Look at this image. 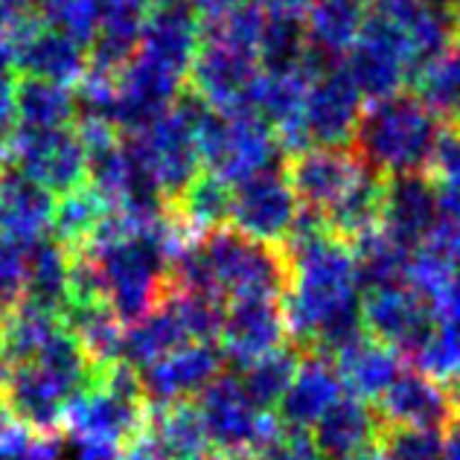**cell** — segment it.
<instances>
[{
  "label": "cell",
  "mask_w": 460,
  "mask_h": 460,
  "mask_svg": "<svg viewBox=\"0 0 460 460\" xmlns=\"http://www.w3.org/2000/svg\"><path fill=\"white\" fill-rule=\"evenodd\" d=\"M288 280L283 295V314L288 335L312 347L318 356H338L365 332L361 321V288L353 245L330 236L300 213L286 242Z\"/></svg>",
  "instance_id": "1"
},
{
  "label": "cell",
  "mask_w": 460,
  "mask_h": 460,
  "mask_svg": "<svg viewBox=\"0 0 460 460\" xmlns=\"http://www.w3.org/2000/svg\"><path fill=\"white\" fill-rule=\"evenodd\" d=\"M286 175L300 210L330 236L356 245L379 230L387 178L370 169L356 152L344 146L304 149L292 157Z\"/></svg>",
  "instance_id": "2"
},
{
  "label": "cell",
  "mask_w": 460,
  "mask_h": 460,
  "mask_svg": "<svg viewBox=\"0 0 460 460\" xmlns=\"http://www.w3.org/2000/svg\"><path fill=\"white\" fill-rule=\"evenodd\" d=\"M288 260L283 248L262 245L222 227L201 236H184L172 257V288L216 300L222 309L236 300H283Z\"/></svg>",
  "instance_id": "3"
},
{
  "label": "cell",
  "mask_w": 460,
  "mask_h": 460,
  "mask_svg": "<svg viewBox=\"0 0 460 460\" xmlns=\"http://www.w3.org/2000/svg\"><path fill=\"white\" fill-rule=\"evenodd\" d=\"M93 361L84 356L67 323L27 361L9 365L4 387L6 414L35 434H50L62 426L70 402L96 379Z\"/></svg>",
  "instance_id": "4"
},
{
  "label": "cell",
  "mask_w": 460,
  "mask_h": 460,
  "mask_svg": "<svg viewBox=\"0 0 460 460\" xmlns=\"http://www.w3.org/2000/svg\"><path fill=\"white\" fill-rule=\"evenodd\" d=\"M443 135V123L417 93H394L373 100L356 128V155L382 178L422 175Z\"/></svg>",
  "instance_id": "5"
},
{
  "label": "cell",
  "mask_w": 460,
  "mask_h": 460,
  "mask_svg": "<svg viewBox=\"0 0 460 460\" xmlns=\"http://www.w3.org/2000/svg\"><path fill=\"white\" fill-rule=\"evenodd\" d=\"M201 117L204 105L196 96H181L166 111L123 135L137 169L164 204H175L204 172Z\"/></svg>",
  "instance_id": "6"
},
{
  "label": "cell",
  "mask_w": 460,
  "mask_h": 460,
  "mask_svg": "<svg viewBox=\"0 0 460 460\" xmlns=\"http://www.w3.org/2000/svg\"><path fill=\"white\" fill-rule=\"evenodd\" d=\"M146 405L140 376L123 361H114L70 402L62 426L74 443H96L119 452L143 438L149 417Z\"/></svg>",
  "instance_id": "7"
},
{
  "label": "cell",
  "mask_w": 460,
  "mask_h": 460,
  "mask_svg": "<svg viewBox=\"0 0 460 460\" xmlns=\"http://www.w3.org/2000/svg\"><path fill=\"white\" fill-rule=\"evenodd\" d=\"M199 140L204 172L227 187L280 166L283 146L260 114H216L204 108Z\"/></svg>",
  "instance_id": "8"
},
{
  "label": "cell",
  "mask_w": 460,
  "mask_h": 460,
  "mask_svg": "<svg viewBox=\"0 0 460 460\" xmlns=\"http://www.w3.org/2000/svg\"><path fill=\"white\" fill-rule=\"evenodd\" d=\"M196 411L201 417L210 449L222 457H248L260 455L280 431L271 420V411H262L245 394L236 373H222L199 394Z\"/></svg>",
  "instance_id": "9"
},
{
  "label": "cell",
  "mask_w": 460,
  "mask_h": 460,
  "mask_svg": "<svg viewBox=\"0 0 460 460\" xmlns=\"http://www.w3.org/2000/svg\"><path fill=\"white\" fill-rule=\"evenodd\" d=\"M9 164L50 196L62 199L84 187L88 155L79 126L70 128H15L6 143Z\"/></svg>",
  "instance_id": "10"
},
{
  "label": "cell",
  "mask_w": 460,
  "mask_h": 460,
  "mask_svg": "<svg viewBox=\"0 0 460 460\" xmlns=\"http://www.w3.org/2000/svg\"><path fill=\"white\" fill-rule=\"evenodd\" d=\"M300 201L280 166L230 187L227 227L262 245L283 248L300 219Z\"/></svg>",
  "instance_id": "11"
},
{
  "label": "cell",
  "mask_w": 460,
  "mask_h": 460,
  "mask_svg": "<svg viewBox=\"0 0 460 460\" xmlns=\"http://www.w3.org/2000/svg\"><path fill=\"white\" fill-rule=\"evenodd\" d=\"M365 96L347 76L341 65H318L306 84L304 111H300V146L335 149L353 140Z\"/></svg>",
  "instance_id": "12"
},
{
  "label": "cell",
  "mask_w": 460,
  "mask_h": 460,
  "mask_svg": "<svg viewBox=\"0 0 460 460\" xmlns=\"http://www.w3.org/2000/svg\"><path fill=\"white\" fill-rule=\"evenodd\" d=\"M341 67L365 100H385V96L402 93L405 82L414 79L417 62L411 56L405 39L391 23L367 18L365 30L341 58Z\"/></svg>",
  "instance_id": "13"
},
{
  "label": "cell",
  "mask_w": 460,
  "mask_h": 460,
  "mask_svg": "<svg viewBox=\"0 0 460 460\" xmlns=\"http://www.w3.org/2000/svg\"><path fill=\"white\" fill-rule=\"evenodd\" d=\"M361 321L365 332L394 353L414 358L438 330L434 312L408 283L370 288L361 297Z\"/></svg>",
  "instance_id": "14"
},
{
  "label": "cell",
  "mask_w": 460,
  "mask_h": 460,
  "mask_svg": "<svg viewBox=\"0 0 460 460\" xmlns=\"http://www.w3.org/2000/svg\"><path fill=\"white\" fill-rule=\"evenodd\" d=\"M288 335L283 300L277 297H253V300H236L222 309V326H219V344L222 356L242 370L260 361L262 356H271L283 349Z\"/></svg>",
  "instance_id": "15"
},
{
  "label": "cell",
  "mask_w": 460,
  "mask_h": 460,
  "mask_svg": "<svg viewBox=\"0 0 460 460\" xmlns=\"http://www.w3.org/2000/svg\"><path fill=\"white\" fill-rule=\"evenodd\" d=\"M225 356L219 344L213 341H192L178 347L175 353L164 356L146 367L140 376L143 399L152 405H178L199 396L213 379L222 376Z\"/></svg>",
  "instance_id": "16"
},
{
  "label": "cell",
  "mask_w": 460,
  "mask_h": 460,
  "mask_svg": "<svg viewBox=\"0 0 460 460\" xmlns=\"http://www.w3.org/2000/svg\"><path fill=\"white\" fill-rule=\"evenodd\" d=\"M457 408V399L449 387L422 376L420 370L405 367L396 382L379 399V417L385 429L405 431H434L440 434Z\"/></svg>",
  "instance_id": "17"
},
{
  "label": "cell",
  "mask_w": 460,
  "mask_h": 460,
  "mask_svg": "<svg viewBox=\"0 0 460 460\" xmlns=\"http://www.w3.org/2000/svg\"><path fill=\"white\" fill-rule=\"evenodd\" d=\"M440 199L426 175L387 178L379 230L396 245L414 253L440 227Z\"/></svg>",
  "instance_id": "18"
},
{
  "label": "cell",
  "mask_w": 460,
  "mask_h": 460,
  "mask_svg": "<svg viewBox=\"0 0 460 460\" xmlns=\"http://www.w3.org/2000/svg\"><path fill=\"white\" fill-rule=\"evenodd\" d=\"M53 225L56 199L15 169H6L0 175V236L23 251H32L53 239Z\"/></svg>",
  "instance_id": "19"
},
{
  "label": "cell",
  "mask_w": 460,
  "mask_h": 460,
  "mask_svg": "<svg viewBox=\"0 0 460 460\" xmlns=\"http://www.w3.org/2000/svg\"><path fill=\"white\" fill-rule=\"evenodd\" d=\"M385 422L376 405L344 394L326 414L312 426V443L323 460H353L356 455L379 446Z\"/></svg>",
  "instance_id": "20"
},
{
  "label": "cell",
  "mask_w": 460,
  "mask_h": 460,
  "mask_svg": "<svg viewBox=\"0 0 460 460\" xmlns=\"http://www.w3.org/2000/svg\"><path fill=\"white\" fill-rule=\"evenodd\" d=\"M12 67H18L27 74V79H41V82H56L76 88L82 79L88 76L91 62H88V47L79 44L76 39H70L67 32L50 27V23H35L30 35L18 47L15 62Z\"/></svg>",
  "instance_id": "21"
},
{
  "label": "cell",
  "mask_w": 460,
  "mask_h": 460,
  "mask_svg": "<svg viewBox=\"0 0 460 460\" xmlns=\"http://www.w3.org/2000/svg\"><path fill=\"white\" fill-rule=\"evenodd\" d=\"M344 382L338 376V367L326 356H309L297 365V373L292 385H288L286 396L280 399V420L283 429L292 431H312L326 411H330L338 399H341Z\"/></svg>",
  "instance_id": "22"
},
{
  "label": "cell",
  "mask_w": 460,
  "mask_h": 460,
  "mask_svg": "<svg viewBox=\"0 0 460 460\" xmlns=\"http://www.w3.org/2000/svg\"><path fill=\"white\" fill-rule=\"evenodd\" d=\"M370 18L367 0H312L304 18V35L314 58H344Z\"/></svg>",
  "instance_id": "23"
},
{
  "label": "cell",
  "mask_w": 460,
  "mask_h": 460,
  "mask_svg": "<svg viewBox=\"0 0 460 460\" xmlns=\"http://www.w3.org/2000/svg\"><path fill=\"white\" fill-rule=\"evenodd\" d=\"M143 446L157 460H204L210 443L196 405H152L143 429Z\"/></svg>",
  "instance_id": "24"
},
{
  "label": "cell",
  "mask_w": 460,
  "mask_h": 460,
  "mask_svg": "<svg viewBox=\"0 0 460 460\" xmlns=\"http://www.w3.org/2000/svg\"><path fill=\"white\" fill-rule=\"evenodd\" d=\"M338 376L344 382V391L349 396H358L365 402H379L382 394L396 382L402 373V356L394 353L391 347L379 344L376 338L361 335L356 344L335 356Z\"/></svg>",
  "instance_id": "25"
},
{
  "label": "cell",
  "mask_w": 460,
  "mask_h": 460,
  "mask_svg": "<svg viewBox=\"0 0 460 460\" xmlns=\"http://www.w3.org/2000/svg\"><path fill=\"white\" fill-rule=\"evenodd\" d=\"M70 274H74V253L58 239H47L27 253V283H23L21 304L35 306L65 318L70 306Z\"/></svg>",
  "instance_id": "26"
},
{
  "label": "cell",
  "mask_w": 460,
  "mask_h": 460,
  "mask_svg": "<svg viewBox=\"0 0 460 460\" xmlns=\"http://www.w3.org/2000/svg\"><path fill=\"white\" fill-rule=\"evenodd\" d=\"M79 117L76 88L23 79L15 91V128H70Z\"/></svg>",
  "instance_id": "27"
},
{
  "label": "cell",
  "mask_w": 460,
  "mask_h": 460,
  "mask_svg": "<svg viewBox=\"0 0 460 460\" xmlns=\"http://www.w3.org/2000/svg\"><path fill=\"white\" fill-rule=\"evenodd\" d=\"M172 210H175L172 213L175 222L184 227V234L190 236L222 230L227 227V219H230V187L222 184L219 178L201 172L196 178V184L172 204Z\"/></svg>",
  "instance_id": "28"
},
{
  "label": "cell",
  "mask_w": 460,
  "mask_h": 460,
  "mask_svg": "<svg viewBox=\"0 0 460 460\" xmlns=\"http://www.w3.org/2000/svg\"><path fill=\"white\" fill-rule=\"evenodd\" d=\"M417 96L443 123L460 119V47H446L417 70Z\"/></svg>",
  "instance_id": "29"
},
{
  "label": "cell",
  "mask_w": 460,
  "mask_h": 460,
  "mask_svg": "<svg viewBox=\"0 0 460 460\" xmlns=\"http://www.w3.org/2000/svg\"><path fill=\"white\" fill-rule=\"evenodd\" d=\"M300 358L295 349H277L271 356H262L253 365L239 370V382L245 387V394L257 402L262 411H271L280 405V399L286 396L288 385H292L295 373H297Z\"/></svg>",
  "instance_id": "30"
},
{
  "label": "cell",
  "mask_w": 460,
  "mask_h": 460,
  "mask_svg": "<svg viewBox=\"0 0 460 460\" xmlns=\"http://www.w3.org/2000/svg\"><path fill=\"white\" fill-rule=\"evenodd\" d=\"M108 219V208L93 196L88 187H79L70 196H62V201H56V225L53 236L62 242L65 248L76 251L84 242H91V236L102 227Z\"/></svg>",
  "instance_id": "31"
},
{
  "label": "cell",
  "mask_w": 460,
  "mask_h": 460,
  "mask_svg": "<svg viewBox=\"0 0 460 460\" xmlns=\"http://www.w3.org/2000/svg\"><path fill=\"white\" fill-rule=\"evenodd\" d=\"M431 184L440 199L443 222L460 225V128H443L429 164Z\"/></svg>",
  "instance_id": "32"
},
{
  "label": "cell",
  "mask_w": 460,
  "mask_h": 460,
  "mask_svg": "<svg viewBox=\"0 0 460 460\" xmlns=\"http://www.w3.org/2000/svg\"><path fill=\"white\" fill-rule=\"evenodd\" d=\"M27 253L15 242L0 236V318L9 314L23 300L27 283Z\"/></svg>",
  "instance_id": "33"
},
{
  "label": "cell",
  "mask_w": 460,
  "mask_h": 460,
  "mask_svg": "<svg viewBox=\"0 0 460 460\" xmlns=\"http://www.w3.org/2000/svg\"><path fill=\"white\" fill-rule=\"evenodd\" d=\"M385 457L387 460H443V440L434 431H385Z\"/></svg>",
  "instance_id": "34"
},
{
  "label": "cell",
  "mask_w": 460,
  "mask_h": 460,
  "mask_svg": "<svg viewBox=\"0 0 460 460\" xmlns=\"http://www.w3.org/2000/svg\"><path fill=\"white\" fill-rule=\"evenodd\" d=\"M35 23H39V18L30 9L12 4V0H0V65L12 67L18 47L23 44Z\"/></svg>",
  "instance_id": "35"
},
{
  "label": "cell",
  "mask_w": 460,
  "mask_h": 460,
  "mask_svg": "<svg viewBox=\"0 0 460 460\" xmlns=\"http://www.w3.org/2000/svg\"><path fill=\"white\" fill-rule=\"evenodd\" d=\"M265 460H323L314 449V443L306 431L283 429L274 434V440L260 452Z\"/></svg>",
  "instance_id": "36"
},
{
  "label": "cell",
  "mask_w": 460,
  "mask_h": 460,
  "mask_svg": "<svg viewBox=\"0 0 460 460\" xmlns=\"http://www.w3.org/2000/svg\"><path fill=\"white\" fill-rule=\"evenodd\" d=\"M15 76L6 65H0V140H6L9 128L15 126Z\"/></svg>",
  "instance_id": "37"
},
{
  "label": "cell",
  "mask_w": 460,
  "mask_h": 460,
  "mask_svg": "<svg viewBox=\"0 0 460 460\" xmlns=\"http://www.w3.org/2000/svg\"><path fill=\"white\" fill-rule=\"evenodd\" d=\"M455 399H457V408L449 420V426L443 429V460H460V387L452 391Z\"/></svg>",
  "instance_id": "38"
},
{
  "label": "cell",
  "mask_w": 460,
  "mask_h": 460,
  "mask_svg": "<svg viewBox=\"0 0 460 460\" xmlns=\"http://www.w3.org/2000/svg\"><path fill=\"white\" fill-rule=\"evenodd\" d=\"M187 4L192 6V12H196L199 18L213 21V18L225 15V12L242 6V4H245V0H187Z\"/></svg>",
  "instance_id": "39"
},
{
  "label": "cell",
  "mask_w": 460,
  "mask_h": 460,
  "mask_svg": "<svg viewBox=\"0 0 460 460\" xmlns=\"http://www.w3.org/2000/svg\"><path fill=\"white\" fill-rule=\"evenodd\" d=\"M62 460H119V452L96 443H74L70 455H65Z\"/></svg>",
  "instance_id": "40"
},
{
  "label": "cell",
  "mask_w": 460,
  "mask_h": 460,
  "mask_svg": "<svg viewBox=\"0 0 460 460\" xmlns=\"http://www.w3.org/2000/svg\"><path fill=\"white\" fill-rule=\"evenodd\" d=\"M119 460H157L146 446H143V440H137V443H131L128 449L119 455Z\"/></svg>",
  "instance_id": "41"
},
{
  "label": "cell",
  "mask_w": 460,
  "mask_h": 460,
  "mask_svg": "<svg viewBox=\"0 0 460 460\" xmlns=\"http://www.w3.org/2000/svg\"><path fill=\"white\" fill-rule=\"evenodd\" d=\"M6 376H9V361H6V353H4V330H0V396H4Z\"/></svg>",
  "instance_id": "42"
},
{
  "label": "cell",
  "mask_w": 460,
  "mask_h": 460,
  "mask_svg": "<svg viewBox=\"0 0 460 460\" xmlns=\"http://www.w3.org/2000/svg\"><path fill=\"white\" fill-rule=\"evenodd\" d=\"M353 460H387V457H385V452H382V446H373V449L356 455Z\"/></svg>",
  "instance_id": "43"
},
{
  "label": "cell",
  "mask_w": 460,
  "mask_h": 460,
  "mask_svg": "<svg viewBox=\"0 0 460 460\" xmlns=\"http://www.w3.org/2000/svg\"><path fill=\"white\" fill-rule=\"evenodd\" d=\"M6 143H9V140H0V175H4V172H6V161H9Z\"/></svg>",
  "instance_id": "44"
},
{
  "label": "cell",
  "mask_w": 460,
  "mask_h": 460,
  "mask_svg": "<svg viewBox=\"0 0 460 460\" xmlns=\"http://www.w3.org/2000/svg\"><path fill=\"white\" fill-rule=\"evenodd\" d=\"M12 4H18V6H23V9H35V6H41V0H12Z\"/></svg>",
  "instance_id": "45"
},
{
  "label": "cell",
  "mask_w": 460,
  "mask_h": 460,
  "mask_svg": "<svg viewBox=\"0 0 460 460\" xmlns=\"http://www.w3.org/2000/svg\"><path fill=\"white\" fill-rule=\"evenodd\" d=\"M455 30H457V35H460V4H457V9H455Z\"/></svg>",
  "instance_id": "46"
},
{
  "label": "cell",
  "mask_w": 460,
  "mask_h": 460,
  "mask_svg": "<svg viewBox=\"0 0 460 460\" xmlns=\"http://www.w3.org/2000/svg\"><path fill=\"white\" fill-rule=\"evenodd\" d=\"M140 4H143V9H146V12H149V9H152V6L157 4V0H140Z\"/></svg>",
  "instance_id": "47"
}]
</instances>
